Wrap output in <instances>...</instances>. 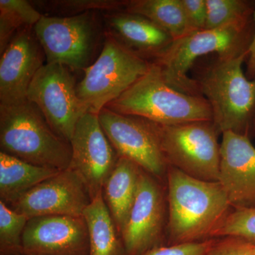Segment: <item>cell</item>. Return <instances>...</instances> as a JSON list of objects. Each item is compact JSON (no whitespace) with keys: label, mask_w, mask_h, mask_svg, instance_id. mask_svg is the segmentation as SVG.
I'll use <instances>...</instances> for the list:
<instances>
[{"label":"cell","mask_w":255,"mask_h":255,"mask_svg":"<svg viewBox=\"0 0 255 255\" xmlns=\"http://www.w3.org/2000/svg\"><path fill=\"white\" fill-rule=\"evenodd\" d=\"M166 187L168 204L166 246L217 238L234 210L219 182L199 180L168 166Z\"/></svg>","instance_id":"1"},{"label":"cell","mask_w":255,"mask_h":255,"mask_svg":"<svg viewBox=\"0 0 255 255\" xmlns=\"http://www.w3.org/2000/svg\"><path fill=\"white\" fill-rule=\"evenodd\" d=\"M248 55H216L193 78L209 104L219 135L231 130L251 138L255 134V80L248 79L243 68Z\"/></svg>","instance_id":"2"},{"label":"cell","mask_w":255,"mask_h":255,"mask_svg":"<svg viewBox=\"0 0 255 255\" xmlns=\"http://www.w3.org/2000/svg\"><path fill=\"white\" fill-rule=\"evenodd\" d=\"M255 29L253 16L194 32L172 42L153 63L169 85L186 94L201 95L195 80L188 74L196 60L209 54L225 58L248 53Z\"/></svg>","instance_id":"3"},{"label":"cell","mask_w":255,"mask_h":255,"mask_svg":"<svg viewBox=\"0 0 255 255\" xmlns=\"http://www.w3.org/2000/svg\"><path fill=\"white\" fill-rule=\"evenodd\" d=\"M1 152L41 167L64 170L71 146L53 130L36 105L26 100L0 105Z\"/></svg>","instance_id":"4"},{"label":"cell","mask_w":255,"mask_h":255,"mask_svg":"<svg viewBox=\"0 0 255 255\" xmlns=\"http://www.w3.org/2000/svg\"><path fill=\"white\" fill-rule=\"evenodd\" d=\"M106 108L160 125L212 121L211 107L203 96L186 94L169 85L154 63L147 73Z\"/></svg>","instance_id":"5"},{"label":"cell","mask_w":255,"mask_h":255,"mask_svg":"<svg viewBox=\"0 0 255 255\" xmlns=\"http://www.w3.org/2000/svg\"><path fill=\"white\" fill-rule=\"evenodd\" d=\"M152 62L110 36L97 60L85 70L77 94L87 112L97 114L147 73Z\"/></svg>","instance_id":"6"},{"label":"cell","mask_w":255,"mask_h":255,"mask_svg":"<svg viewBox=\"0 0 255 255\" xmlns=\"http://www.w3.org/2000/svg\"><path fill=\"white\" fill-rule=\"evenodd\" d=\"M156 125L168 166L199 180L219 182L221 143L212 121Z\"/></svg>","instance_id":"7"},{"label":"cell","mask_w":255,"mask_h":255,"mask_svg":"<svg viewBox=\"0 0 255 255\" xmlns=\"http://www.w3.org/2000/svg\"><path fill=\"white\" fill-rule=\"evenodd\" d=\"M27 100L37 106L53 130L69 142L78 121L87 113L78 98L70 69L60 64L41 67L28 87Z\"/></svg>","instance_id":"8"},{"label":"cell","mask_w":255,"mask_h":255,"mask_svg":"<svg viewBox=\"0 0 255 255\" xmlns=\"http://www.w3.org/2000/svg\"><path fill=\"white\" fill-rule=\"evenodd\" d=\"M168 204L165 183L142 169L136 197L121 233L127 255L166 246Z\"/></svg>","instance_id":"9"},{"label":"cell","mask_w":255,"mask_h":255,"mask_svg":"<svg viewBox=\"0 0 255 255\" xmlns=\"http://www.w3.org/2000/svg\"><path fill=\"white\" fill-rule=\"evenodd\" d=\"M92 12L72 16L43 15L33 27L46 63L69 69L88 67L95 49L97 26Z\"/></svg>","instance_id":"10"},{"label":"cell","mask_w":255,"mask_h":255,"mask_svg":"<svg viewBox=\"0 0 255 255\" xmlns=\"http://www.w3.org/2000/svg\"><path fill=\"white\" fill-rule=\"evenodd\" d=\"M102 129L119 157H127L166 184L168 164L159 142L157 125L135 116L103 109L98 114Z\"/></svg>","instance_id":"11"},{"label":"cell","mask_w":255,"mask_h":255,"mask_svg":"<svg viewBox=\"0 0 255 255\" xmlns=\"http://www.w3.org/2000/svg\"><path fill=\"white\" fill-rule=\"evenodd\" d=\"M92 200L86 183L69 167L40 183L9 206L29 219L46 216L82 217Z\"/></svg>","instance_id":"12"},{"label":"cell","mask_w":255,"mask_h":255,"mask_svg":"<svg viewBox=\"0 0 255 255\" xmlns=\"http://www.w3.org/2000/svg\"><path fill=\"white\" fill-rule=\"evenodd\" d=\"M74 169L86 183L92 199L103 191L119 158L106 135L97 114L87 113L78 121L70 142Z\"/></svg>","instance_id":"13"},{"label":"cell","mask_w":255,"mask_h":255,"mask_svg":"<svg viewBox=\"0 0 255 255\" xmlns=\"http://www.w3.org/2000/svg\"><path fill=\"white\" fill-rule=\"evenodd\" d=\"M86 222L82 217L46 216L28 221L21 255H89Z\"/></svg>","instance_id":"14"},{"label":"cell","mask_w":255,"mask_h":255,"mask_svg":"<svg viewBox=\"0 0 255 255\" xmlns=\"http://www.w3.org/2000/svg\"><path fill=\"white\" fill-rule=\"evenodd\" d=\"M33 27L16 33L0 59V105H16L27 100L28 87L44 65L43 48Z\"/></svg>","instance_id":"15"},{"label":"cell","mask_w":255,"mask_h":255,"mask_svg":"<svg viewBox=\"0 0 255 255\" xmlns=\"http://www.w3.org/2000/svg\"><path fill=\"white\" fill-rule=\"evenodd\" d=\"M219 182L234 209L255 206V147L251 138L223 132Z\"/></svg>","instance_id":"16"},{"label":"cell","mask_w":255,"mask_h":255,"mask_svg":"<svg viewBox=\"0 0 255 255\" xmlns=\"http://www.w3.org/2000/svg\"><path fill=\"white\" fill-rule=\"evenodd\" d=\"M105 19L108 36L152 63L174 41L167 32L140 15L112 11Z\"/></svg>","instance_id":"17"},{"label":"cell","mask_w":255,"mask_h":255,"mask_svg":"<svg viewBox=\"0 0 255 255\" xmlns=\"http://www.w3.org/2000/svg\"><path fill=\"white\" fill-rule=\"evenodd\" d=\"M142 169L130 159L119 157L104 186V199L120 234L136 197Z\"/></svg>","instance_id":"18"},{"label":"cell","mask_w":255,"mask_h":255,"mask_svg":"<svg viewBox=\"0 0 255 255\" xmlns=\"http://www.w3.org/2000/svg\"><path fill=\"white\" fill-rule=\"evenodd\" d=\"M60 170L41 167L0 152V199L10 206Z\"/></svg>","instance_id":"19"},{"label":"cell","mask_w":255,"mask_h":255,"mask_svg":"<svg viewBox=\"0 0 255 255\" xmlns=\"http://www.w3.org/2000/svg\"><path fill=\"white\" fill-rule=\"evenodd\" d=\"M82 216L88 231L89 255H127L122 236L104 199L103 191L92 199Z\"/></svg>","instance_id":"20"},{"label":"cell","mask_w":255,"mask_h":255,"mask_svg":"<svg viewBox=\"0 0 255 255\" xmlns=\"http://www.w3.org/2000/svg\"><path fill=\"white\" fill-rule=\"evenodd\" d=\"M124 11L148 18L174 41L191 33L181 0H130Z\"/></svg>","instance_id":"21"},{"label":"cell","mask_w":255,"mask_h":255,"mask_svg":"<svg viewBox=\"0 0 255 255\" xmlns=\"http://www.w3.org/2000/svg\"><path fill=\"white\" fill-rule=\"evenodd\" d=\"M43 14L26 0H0V53L23 28L34 27Z\"/></svg>","instance_id":"22"},{"label":"cell","mask_w":255,"mask_h":255,"mask_svg":"<svg viewBox=\"0 0 255 255\" xmlns=\"http://www.w3.org/2000/svg\"><path fill=\"white\" fill-rule=\"evenodd\" d=\"M28 220L0 201V255H22V236Z\"/></svg>","instance_id":"23"},{"label":"cell","mask_w":255,"mask_h":255,"mask_svg":"<svg viewBox=\"0 0 255 255\" xmlns=\"http://www.w3.org/2000/svg\"><path fill=\"white\" fill-rule=\"evenodd\" d=\"M206 5L205 29L253 17L255 10L254 1L246 0H206Z\"/></svg>","instance_id":"24"},{"label":"cell","mask_w":255,"mask_h":255,"mask_svg":"<svg viewBox=\"0 0 255 255\" xmlns=\"http://www.w3.org/2000/svg\"><path fill=\"white\" fill-rule=\"evenodd\" d=\"M41 9L50 13L72 16L91 12L94 10L118 11L125 8L126 1L117 0H58V1H36Z\"/></svg>","instance_id":"25"},{"label":"cell","mask_w":255,"mask_h":255,"mask_svg":"<svg viewBox=\"0 0 255 255\" xmlns=\"http://www.w3.org/2000/svg\"><path fill=\"white\" fill-rule=\"evenodd\" d=\"M233 236L255 246V206L234 209L218 233L217 238Z\"/></svg>","instance_id":"26"},{"label":"cell","mask_w":255,"mask_h":255,"mask_svg":"<svg viewBox=\"0 0 255 255\" xmlns=\"http://www.w3.org/2000/svg\"><path fill=\"white\" fill-rule=\"evenodd\" d=\"M207 255H255L254 246L233 236L215 238Z\"/></svg>","instance_id":"27"},{"label":"cell","mask_w":255,"mask_h":255,"mask_svg":"<svg viewBox=\"0 0 255 255\" xmlns=\"http://www.w3.org/2000/svg\"><path fill=\"white\" fill-rule=\"evenodd\" d=\"M214 240L215 238L202 243L158 247L142 255H207Z\"/></svg>","instance_id":"28"},{"label":"cell","mask_w":255,"mask_h":255,"mask_svg":"<svg viewBox=\"0 0 255 255\" xmlns=\"http://www.w3.org/2000/svg\"><path fill=\"white\" fill-rule=\"evenodd\" d=\"M191 33L205 29L206 0H181Z\"/></svg>","instance_id":"29"},{"label":"cell","mask_w":255,"mask_h":255,"mask_svg":"<svg viewBox=\"0 0 255 255\" xmlns=\"http://www.w3.org/2000/svg\"><path fill=\"white\" fill-rule=\"evenodd\" d=\"M255 23V10L253 14ZM247 70L246 76L251 80H255V29L253 39H252L249 49H248V55L246 60Z\"/></svg>","instance_id":"30"},{"label":"cell","mask_w":255,"mask_h":255,"mask_svg":"<svg viewBox=\"0 0 255 255\" xmlns=\"http://www.w3.org/2000/svg\"></svg>","instance_id":"31"},{"label":"cell","mask_w":255,"mask_h":255,"mask_svg":"<svg viewBox=\"0 0 255 255\" xmlns=\"http://www.w3.org/2000/svg\"><path fill=\"white\" fill-rule=\"evenodd\" d=\"M254 246V249H255V246Z\"/></svg>","instance_id":"32"}]
</instances>
